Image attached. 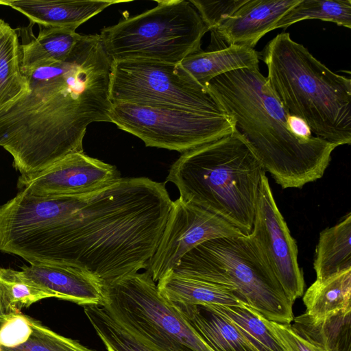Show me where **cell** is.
I'll use <instances>...</instances> for the list:
<instances>
[{
  "label": "cell",
  "instance_id": "1",
  "mask_svg": "<svg viewBox=\"0 0 351 351\" xmlns=\"http://www.w3.org/2000/svg\"><path fill=\"white\" fill-rule=\"evenodd\" d=\"M112 63L99 34L82 35L64 60L23 73L27 91L0 111V146L21 176L84 152L87 127L110 122Z\"/></svg>",
  "mask_w": 351,
  "mask_h": 351
},
{
  "label": "cell",
  "instance_id": "2",
  "mask_svg": "<svg viewBox=\"0 0 351 351\" xmlns=\"http://www.w3.org/2000/svg\"><path fill=\"white\" fill-rule=\"evenodd\" d=\"M171 203L163 183L144 177L86 194L66 217L58 265L86 269L105 288L147 269Z\"/></svg>",
  "mask_w": 351,
  "mask_h": 351
},
{
  "label": "cell",
  "instance_id": "3",
  "mask_svg": "<svg viewBox=\"0 0 351 351\" xmlns=\"http://www.w3.org/2000/svg\"><path fill=\"white\" fill-rule=\"evenodd\" d=\"M205 86L232 119L234 132L282 189H301L324 176L337 146L296 134L291 114L259 69L230 71Z\"/></svg>",
  "mask_w": 351,
  "mask_h": 351
},
{
  "label": "cell",
  "instance_id": "4",
  "mask_svg": "<svg viewBox=\"0 0 351 351\" xmlns=\"http://www.w3.org/2000/svg\"><path fill=\"white\" fill-rule=\"evenodd\" d=\"M268 83L288 112L314 136L337 147L351 143V80L315 58L289 33L276 35L259 53Z\"/></svg>",
  "mask_w": 351,
  "mask_h": 351
},
{
  "label": "cell",
  "instance_id": "5",
  "mask_svg": "<svg viewBox=\"0 0 351 351\" xmlns=\"http://www.w3.org/2000/svg\"><path fill=\"white\" fill-rule=\"evenodd\" d=\"M263 173L249 146L233 132L182 154L171 166L166 182L176 185L184 200L248 235Z\"/></svg>",
  "mask_w": 351,
  "mask_h": 351
},
{
  "label": "cell",
  "instance_id": "6",
  "mask_svg": "<svg viewBox=\"0 0 351 351\" xmlns=\"http://www.w3.org/2000/svg\"><path fill=\"white\" fill-rule=\"evenodd\" d=\"M171 271L229 290L269 321L290 324L294 318L293 302L250 234L205 241L186 253Z\"/></svg>",
  "mask_w": 351,
  "mask_h": 351
},
{
  "label": "cell",
  "instance_id": "7",
  "mask_svg": "<svg viewBox=\"0 0 351 351\" xmlns=\"http://www.w3.org/2000/svg\"><path fill=\"white\" fill-rule=\"evenodd\" d=\"M156 3L150 10L101 30L104 46L112 61L180 64L202 51L201 41L208 30L193 5L184 0Z\"/></svg>",
  "mask_w": 351,
  "mask_h": 351
},
{
  "label": "cell",
  "instance_id": "8",
  "mask_svg": "<svg viewBox=\"0 0 351 351\" xmlns=\"http://www.w3.org/2000/svg\"><path fill=\"white\" fill-rule=\"evenodd\" d=\"M101 306L158 351H213L161 295L148 270L106 287Z\"/></svg>",
  "mask_w": 351,
  "mask_h": 351
},
{
  "label": "cell",
  "instance_id": "9",
  "mask_svg": "<svg viewBox=\"0 0 351 351\" xmlns=\"http://www.w3.org/2000/svg\"><path fill=\"white\" fill-rule=\"evenodd\" d=\"M112 103L199 112L224 110L204 86L180 65L149 60L112 61Z\"/></svg>",
  "mask_w": 351,
  "mask_h": 351
},
{
  "label": "cell",
  "instance_id": "10",
  "mask_svg": "<svg viewBox=\"0 0 351 351\" xmlns=\"http://www.w3.org/2000/svg\"><path fill=\"white\" fill-rule=\"evenodd\" d=\"M110 121L147 147L182 154L234 132L225 112H207L112 103Z\"/></svg>",
  "mask_w": 351,
  "mask_h": 351
},
{
  "label": "cell",
  "instance_id": "11",
  "mask_svg": "<svg viewBox=\"0 0 351 351\" xmlns=\"http://www.w3.org/2000/svg\"><path fill=\"white\" fill-rule=\"evenodd\" d=\"M241 235L246 234L218 215L180 197L172 201L165 229L147 270L153 280L158 282L199 244L216 238Z\"/></svg>",
  "mask_w": 351,
  "mask_h": 351
},
{
  "label": "cell",
  "instance_id": "12",
  "mask_svg": "<svg viewBox=\"0 0 351 351\" xmlns=\"http://www.w3.org/2000/svg\"><path fill=\"white\" fill-rule=\"evenodd\" d=\"M253 238L270 269L291 302L304 293V280L298 261V247L279 210L263 173L258 191Z\"/></svg>",
  "mask_w": 351,
  "mask_h": 351
},
{
  "label": "cell",
  "instance_id": "13",
  "mask_svg": "<svg viewBox=\"0 0 351 351\" xmlns=\"http://www.w3.org/2000/svg\"><path fill=\"white\" fill-rule=\"evenodd\" d=\"M121 178L115 166L82 152L70 154L35 175L20 176L17 187L34 196L82 195L99 191Z\"/></svg>",
  "mask_w": 351,
  "mask_h": 351
},
{
  "label": "cell",
  "instance_id": "14",
  "mask_svg": "<svg viewBox=\"0 0 351 351\" xmlns=\"http://www.w3.org/2000/svg\"><path fill=\"white\" fill-rule=\"evenodd\" d=\"M300 0H247L230 17L211 31V44L254 47Z\"/></svg>",
  "mask_w": 351,
  "mask_h": 351
},
{
  "label": "cell",
  "instance_id": "15",
  "mask_svg": "<svg viewBox=\"0 0 351 351\" xmlns=\"http://www.w3.org/2000/svg\"><path fill=\"white\" fill-rule=\"evenodd\" d=\"M21 271L55 298L82 306L104 304V285L95 275L83 268L69 265H29L23 266Z\"/></svg>",
  "mask_w": 351,
  "mask_h": 351
},
{
  "label": "cell",
  "instance_id": "16",
  "mask_svg": "<svg viewBox=\"0 0 351 351\" xmlns=\"http://www.w3.org/2000/svg\"><path fill=\"white\" fill-rule=\"evenodd\" d=\"M124 0H0L39 26L76 30L82 23L106 8Z\"/></svg>",
  "mask_w": 351,
  "mask_h": 351
},
{
  "label": "cell",
  "instance_id": "17",
  "mask_svg": "<svg viewBox=\"0 0 351 351\" xmlns=\"http://www.w3.org/2000/svg\"><path fill=\"white\" fill-rule=\"evenodd\" d=\"M170 303L213 351H258L230 319L210 304Z\"/></svg>",
  "mask_w": 351,
  "mask_h": 351
},
{
  "label": "cell",
  "instance_id": "18",
  "mask_svg": "<svg viewBox=\"0 0 351 351\" xmlns=\"http://www.w3.org/2000/svg\"><path fill=\"white\" fill-rule=\"evenodd\" d=\"M259 53L253 48L240 45L208 51H199L186 57L180 64L202 86L215 77L241 69H259Z\"/></svg>",
  "mask_w": 351,
  "mask_h": 351
},
{
  "label": "cell",
  "instance_id": "19",
  "mask_svg": "<svg viewBox=\"0 0 351 351\" xmlns=\"http://www.w3.org/2000/svg\"><path fill=\"white\" fill-rule=\"evenodd\" d=\"M291 328L303 339L325 351H351V310L314 319L306 313L293 318Z\"/></svg>",
  "mask_w": 351,
  "mask_h": 351
},
{
  "label": "cell",
  "instance_id": "20",
  "mask_svg": "<svg viewBox=\"0 0 351 351\" xmlns=\"http://www.w3.org/2000/svg\"><path fill=\"white\" fill-rule=\"evenodd\" d=\"M169 302L236 306L243 304L229 290L195 278L169 271L157 283Z\"/></svg>",
  "mask_w": 351,
  "mask_h": 351
},
{
  "label": "cell",
  "instance_id": "21",
  "mask_svg": "<svg viewBox=\"0 0 351 351\" xmlns=\"http://www.w3.org/2000/svg\"><path fill=\"white\" fill-rule=\"evenodd\" d=\"M313 268L318 281L351 269L350 213L335 226L320 232Z\"/></svg>",
  "mask_w": 351,
  "mask_h": 351
},
{
  "label": "cell",
  "instance_id": "22",
  "mask_svg": "<svg viewBox=\"0 0 351 351\" xmlns=\"http://www.w3.org/2000/svg\"><path fill=\"white\" fill-rule=\"evenodd\" d=\"M81 36L75 29L40 26L38 36L21 45L22 72L64 60Z\"/></svg>",
  "mask_w": 351,
  "mask_h": 351
},
{
  "label": "cell",
  "instance_id": "23",
  "mask_svg": "<svg viewBox=\"0 0 351 351\" xmlns=\"http://www.w3.org/2000/svg\"><path fill=\"white\" fill-rule=\"evenodd\" d=\"M28 90L21 70V49L16 29L0 19V111Z\"/></svg>",
  "mask_w": 351,
  "mask_h": 351
},
{
  "label": "cell",
  "instance_id": "24",
  "mask_svg": "<svg viewBox=\"0 0 351 351\" xmlns=\"http://www.w3.org/2000/svg\"><path fill=\"white\" fill-rule=\"evenodd\" d=\"M306 313L321 319L339 311L351 310V269L324 280H316L303 296Z\"/></svg>",
  "mask_w": 351,
  "mask_h": 351
},
{
  "label": "cell",
  "instance_id": "25",
  "mask_svg": "<svg viewBox=\"0 0 351 351\" xmlns=\"http://www.w3.org/2000/svg\"><path fill=\"white\" fill-rule=\"evenodd\" d=\"M84 313L107 351H158L98 305L84 306Z\"/></svg>",
  "mask_w": 351,
  "mask_h": 351
},
{
  "label": "cell",
  "instance_id": "26",
  "mask_svg": "<svg viewBox=\"0 0 351 351\" xmlns=\"http://www.w3.org/2000/svg\"><path fill=\"white\" fill-rule=\"evenodd\" d=\"M210 305L230 319L258 351H286L267 324L266 318L252 307L245 304L236 306Z\"/></svg>",
  "mask_w": 351,
  "mask_h": 351
},
{
  "label": "cell",
  "instance_id": "27",
  "mask_svg": "<svg viewBox=\"0 0 351 351\" xmlns=\"http://www.w3.org/2000/svg\"><path fill=\"white\" fill-rule=\"evenodd\" d=\"M306 19H319L351 28L350 0H300L278 21L276 29H286Z\"/></svg>",
  "mask_w": 351,
  "mask_h": 351
},
{
  "label": "cell",
  "instance_id": "28",
  "mask_svg": "<svg viewBox=\"0 0 351 351\" xmlns=\"http://www.w3.org/2000/svg\"><path fill=\"white\" fill-rule=\"evenodd\" d=\"M0 351H94L79 341L56 333L33 318L32 332L26 341L21 345L5 348Z\"/></svg>",
  "mask_w": 351,
  "mask_h": 351
},
{
  "label": "cell",
  "instance_id": "29",
  "mask_svg": "<svg viewBox=\"0 0 351 351\" xmlns=\"http://www.w3.org/2000/svg\"><path fill=\"white\" fill-rule=\"evenodd\" d=\"M0 278L4 282L12 304L19 312L43 299L53 295L27 278L21 271L0 268Z\"/></svg>",
  "mask_w": 351,
  "mask_h": 351
},
{
  "label": "cell",
  "instance_id": "30",
  "mask_svg": "<svg viewBox=\"0 0 351 351\" xmlns=\"http://www.w3.org/2000/svg\"><path fill=\"white\" fill-rule=\"evenodd\" d=\"M247 0L202 1L191 0L208 31L217 29Z\"/></svg>",
  "mask_w": 351,
  "mask_h": 351
},
{
  "label": "cell",
  "instance_id": "31",
  "mask_svg": "<svg viewBox=\"0 0 351 351\" xmlns=\"http://www.w3.org/2000/svg\"><path fill=\"white\" fill-rule=\"evenodd\" d=\"M32 319L22 313L0 319V346L12 348L26 341L32 332Z\"/></svg>",
  "mask_w": 351,
  "mask_h": 351
},
{
  "label": "cell",
  "instance_id": "32",
  "mask_svg": "<svg viewBox=\"0 0 351 351\" xmlns=\"http://www.w3.org/2000/svg\"><path fill=\"white\" fill-rule=\"evenodd\" d=\"M265 321L286 351H325L303 339L291 324H282L267 319Z\"/></svg>",
  "mask_w": 351,
  "mask_h": 351
},
{
  "label": "cell",
  "instance_id": "33",
  "mask_svg": "<svg viewBox=\"0 0 351 351\" xmlns=\"http://www.w3.org/2000/svg\"><path fill=\"white\" fill-rule=\"evenodd\" d=\"M20 313L12 304L8 291L0 278V319Z\"/></svg>",
  "mask_w": 351,
  "mask_h": 351
}]
</instances>
